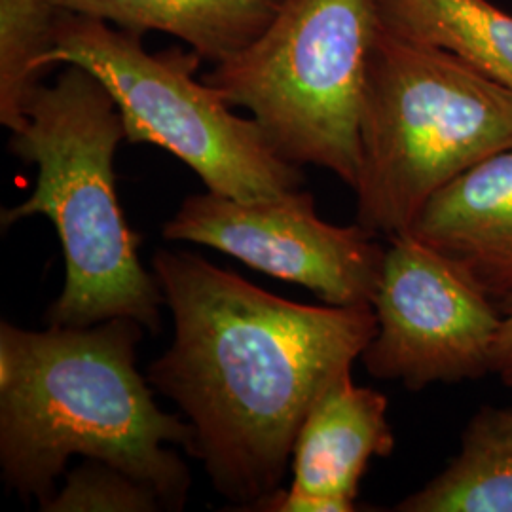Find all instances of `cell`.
I'll use <instances>...</instances> for the list:
<instances>
[{
    "instance_id": "6da1fadb",
    "label": "cell",
    "mask_w": 512,
    "mask_h": 512,
    "mask_svg": "<svg viewBox=\"0 0 512 512\" xmlns=\"http://www.w3.org/2000/svg\"><path fill=\"white\" fill-rule=\"evenodd\" d=\"M152 274L175 334L148 382L186 416L188 454L215 490L258 511L281 490L313 403L374 338V308L293 302L188 251H156Z\"/></svg>"
},
{
    "instance_id": "7a4b0ae2",
    "label": "cell",
    "mask_w": 512,
    "mask_h": 512,
    "mask_svg": "<svg viewBox=\"0 0 512 512\" xmlns=\"http://www.w3.org/2000/svg\"><path fill=\"white\" fill-rule=\"evenodd\" d=\"M145 327L114 317L90 327L0 325V467L6 486L46 503L69 459L105 461L150 484L181 511L190 473L188 421L165 414L137 370Z\"/></svg>"
},
{
    "instance_id": "3957f363",
    "label": "cell",
    "mask_w": 512,
    "mask_h": 512,
    "mask_svg": "<svg viewBox=\"0 0 512 512\" xmlns=\"http://www.w3.org/2000/svg\"><path fill=\"white\" fill-rule=\"evenodd\" d=\"M126 141L124 118L99 78L67 65L52 86L40 84L25 107V124L8 148L37 167L31 196L2 211V226L46 217L65 258V285L48 310L50 325L90 327L114 317L162 327L165 298L139 258L116 192L114 158Z\"/></svg>"
},
{
    "instance_id": "277c9868",
    "label": "cell",
    "mask_w": 512,
    "mask_h": 512,
    "mask_svg": "<svg viewBox=\"0 0 512 512\" xmlns=\"http://www.w3.org/2000/svg\"><path fill=\"white\" fill-rule=\"evenodd\" d=\"M512 148V93L458 55L380 27L366 69L357 220L399 236L446 184Z\"/></svg>"
},
{
    "instance_id": "5b68a950",
    "label": "cell",
    "mask_w": 512,
    "mask_h": 512,
    "mask_svg": "<svg viewBox=\"0 0 512 512\" xmlns=\"http://www.w3.org/2000/svg\"><path fill=\"white\" fill-rule=\"evenodd\" d=\"M380 27L376 0H283L253 42L202 80L230 107L249 110L283 160L317 165L353 188Z\"/></svg>"
},
{
    "instance_id": "8992f818",
    "label": "cell",
    "mask_w": 512,
    "mask_h": 512,
    "mask_svg": "<svg viewBox=\"0 0 512 512\" xmlns=\"http://www.w3.org/2000/svg\"><path fill=\"white\" fill-rule=\"evenodd\" d=\"M202 61L183 48L148 54L141 33L61 10L42 69L65 63L90 71L122 112L126 141L164 148L211 192L251 202L300 190V167L196 78Z\"/></svg>"
},
{
    "instance_id": "52a82bcc",
    "label": "cell",
    "mask_w": 512,
    "mask_h": 512,
    "mask_svg": "<svg viewBox=\"0 0 512 512\" xmlns=\"http://www.w3.org/2000/svg\"><path fill=\"white\" fill-rule=\"evenodd\" d=\"M361 359L370 376L412 391L494 372L505 315L458 266L410 232L389 238Z\"/></svg>"
},
{
    "instance_id": "ba28073f",
    "label": "cell",
    "mask_w": 512,
    "mask_h": 512,
    "mask_svg": "<svg viewBox=\"0 0 512 512\" xmlns=\"http://www.w3.org/2000/svg\"><path fill=\"white\" fill-rule=\"evenodd\" d=\"M164 238L222 251L330 306L372 304L384 268L385 249L374 236L359 224L321 219L304 190L251 202L194 194L165 222Z\"/></svg>"
},
{
    "instance_id": "9c48e42d",
    "label": "cell",
    "mask_w": 512,
    "mask_h": 512,
    "mask_svg": "<svg viewBox=\"0 0 512 512\" xmlns=\"http://www.w3.org/2000/svg\"><path fill=\"white\" fill-rule=\"evenodd\" d=\"M384 393L353 384L351 370L319 395L294 440L293 482L270 495L262 512L355 511L370 459L395 448Z\"/></svg>"
},
{
    "instance_id": "30bf717a",
    "label": "cell",
    "mask_w": 512,
    "mask_h": 512,
    "mask_svg": "<svg viewBox=\"0 0 512 512\" xmlns=\"http://www.w3.org/2000/svg\"><path fill=\"white\" fill-rule=\"evenodd\" d=\"M408 232L450 258L497 306L512 300V148L446 184Z\"/></svg>"
},
{
    "instance_id": "8fae6325",
    "label": "cell",
    "mask_w": 512,
    "mask_h": 512,
    "mask_svg": "<svg viewBox=\"0 0 512 512\" xmlns=\"http://www.w3.org/2000/svg\"><path fill=\"white\" fill-rule=\"evenodd\" d=\"M55 8L145 35L165 33L219 63L253 42L283 0H48Z\"/></svg>"
},
{
    "instance_id": "7c38bea8",
    "label": "cell",
    "mask_w": 512,
    "mask_h": 512,
    "mask_svg": "<svg viewBox=\"0 0 512 512\" xmlns=\"http://www.w3.org/2000/svg\"><path fill=\"white\" fill-rule=\"evenodd\" d=\"M382 27L458 55L512 93V14L490 0H376Z\"/></svg>"
},
{
    "instance_id": "4fadbf2b",
    "label": "cell",
    "mask_w": 512,
    "mask_h": 512,
    "mask_svg": "<svg viewBox=\"0 0 512 512\" xmlns=\"http://www.w3.org/2000/svg\"><path fill=\"white\" fill-rule=\"evenodd\" d=\"M395 511L512 512V404L480 408L448 467Z\"/></svg>"
},
{
    "instance_id": "5bb4252c",
    "label": "cell",
    "mask_w": 512,
    "mask_h": 512,
    "mask_svg": "<svg viewBox=\"0 0 512 512\" xmlns=\"http://www.w3.org/2000/svg\"><path fill=\"white\" fill-rule=\"evenodd\" d=\"M59 12L48 0H0V124L10 133L25 124L27 101L42 84Z\"/></svg>"
},
{
    "instance_id": "9a60e30c",
    "label": "cell",
    "mask_w": 512,
    "mask_h": 512,
    "mask_svg": "<svg viewBox=\"0 0 512 512\" xmlns=\"http://www.w3.org/2000/svg\"><path fill=\"white\" fill-rule=\"evenodd\" d=\"M46 512H156L165 509L160 494L139 478L105 463L86 459L65 475L63 486L46 503Z\"/></svg>"
},
{
    "instance_id": "2e32d148",
    "label": "cell",
    "mask_w": 512,
    "mask_h": 512,
    "mask_svg": "<svg viewBox=\"0 0 512 512\" xmlns=\"http://www.w3.org/2000/svg\"><path fill=\"white\" fill-rule=\"evenodd\" d=\"M494 374L512 389V315H505V323L495 348Z\"/></svg>"
},
{
    "instance_id": "e0dca14e",
    "label": "cell",
    "mask_w": 512,
    "mask_h": 512,
    "mask_svg": "<svg viewBox=\"0 0 512 512\" xmlns=\"http://www.w3.org/2000/svg\"><path fill=\"white\" fill-rule=\"evenodd\" d=\"M499 310L503 311V315H512V300L505 302L499 306Z\"/></svg>"
}]
</instances>
